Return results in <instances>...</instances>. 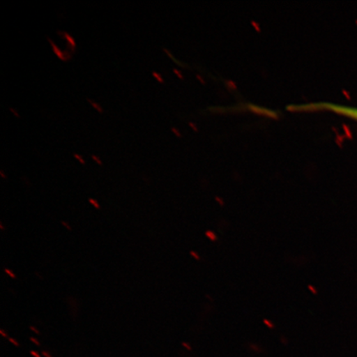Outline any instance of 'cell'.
<instances>
[{"mask_svg": "<svg viewBox=\"0 0 357 357\" xmlns=\"http://www.w3.org/2000/svg\"><path fill=\"white\" fill-rule=\"evenodd\" d=\"M290 109L293 110H327L333 113L342 115L343 117L354 120L357 122V107L347 106L333 102H318L306 105L292 106Z\"/></svg>", "mask_w": 357, "mask_h": 357, "instance_id": "1", "label": "cell"}, {"mask_svg": "<svg viewBox=\"0 0 357 357\" xmlns=\"http://www.w3.org/2000/svg\"><path fill=\"white\" fill-rule=\"evenodd\" d=\"M48 41L51 44L53 52H54L55 54L58 57H59L61 61H66L68 60L67 59V57L65 56V53L61 52V49L56 46L55 43L52 42V40L51 38H48Z\"/></svg>", "mask_w": 357, "mask_h": 357, "instance_id": "2", "label": "cell"}, {"mask_svg": "<svg viewBox=\"0 0 357 357\" xmlns=\"http://www.w3.org/2000/svg\"><path fill=\"white\" fill-rule=\"evenodd\" d=\"M63 38L66 39V41L68 42L71 46V49L75 50V47H77V43H75V39L71 37L69 33H63Z\"/></svg>", "mask_w": 357, "mask_h": 357, "instance_id": "3", "label": "cell"}, {"mask_svg": "<svg viewBox=\"0 0 357 357\" xmlns=\"http://www.w3.org/2000/svg\"><path fill=\"white\" fill-rule=\"evenodd\" d=\"M89 104L93 106V109H96L99 113L102 114L104 110H102V107L100 105H98L97 102L92 101L91 100L88 99Z\"/></svg>", "mask_w": 357, "mask_h": 357, "instance_id": "4", "label": "cell"}, {"mask_svg": "<svg viewBox=\"0 0 357 357\" xmlns=\"http://www.w3.org/2000/svg\"><path fill=\"white\" fill-rule=\"evenodd\" d=\"M206 236L208 239H211L212 242H215V241H217V236L212 231H207Z\"/></svg>", "mask_w": 357, "mask_h": 357, "instance_id": "5", "label": "cell"}, {"mask_svg": "<svg viewBox=\"0 0 357 357\" xmlns=\"http://www.w3.org/2000/svg\"><path fill=\"white\" fill-rule=\"evenodd\" d=\"M89 203H91L93 207H95L97 209H100V204H98L97 201L93 199H89Z\"/></svg>", "mask_w": 357, "mask_h": 357, "instance_id": "6", "label": "cell"}, {"mask_svg": "<svg viewBox=\"0 0 357 357\" xmlns=\"http://www.w3.org/2000/svg\"><path fill=\"white\" fill-rule=\"evenodd\" d=\"M75 158L77 159L79 162L83 165L86 164V160H84L82 155L79 154H74Z\"/></svg>", "mask_w": 357, "mask_h": 357, "instance_id": "7", "label": "cell"}, {"mask_svg": "<svg viewBox=\"0 0 357 357\" xmlns=\"http://www.w3.org/2000/svg\"><path fill=\"white\" fill-rule=\"evenodd\" d=\"M92 158L93 159V160H95V162L99 164L100 166H102V162H101V160L99 158H98V156L93 155Z\"/></svg>", "mask_w": 357, "mask_h": 357, "instance_id": "8", "label": "cell"}, {"mask_svg": "<svg viewBox=\"0 0 357 357\" xmlns=\"http://www.w3.org/2000/svg\"><path fill=\"white\" fill-rule=\"evenodd\" d=\"M153 75L154 77L158 79V82H162V83L163 82V79H162V77H160V75L158 73H153Z\"/></svg>", "mask_w": 357, "mask_h": 357, "instance_id": "9", "label": "cell"}, {"mask_svg": "<svg viewBox=\"0 0 357 357\" xmlns=\"http://www.w3.org/2000/svg\"><path fill=\"white\" fill-rule=\"evenodd\" d=\"M4 271H6L8 275H10L13 279H16V275L13 274L10 270L6 269Z\"/></svg>", "mask_w": 357, "mask_h": 357, "instance_id": "10", "label": "cell"}, {"mask_svg": "<svg viewBox=\"0 0 357 357\" xmlns=\"http://www.w3.org/2000/svg\"><path fill=\"white\" fill-rule=\"evenodd\" d=\"M10 111L12 112V113L13 114H15L16 116V117H17V118L20 117V114H17V112L15 109L10 108Z\"/></svg>", "mask_w": 357, "mask_h": 357, "instance_id": "11", "label": "cell"}, {"mask_svg": "<svg viewBox=\"0 0 357 357\" xmlns=\"http://www.w3.org/2000/svg\"><path fill=\"white\" fill-rule=\"evenodd\" d=\"M61 225L66 227L67 229L71 230V227L69 226L68 223L66 222H61Z\"/></svg>", "mask_w": 357, "mask_h": 357, "instance_id": "12", "label": "cell"}, {"mask_svg": "<svg viewBox=\"0 0 357 357\" xmlns=\"http://www.w3.org/2000/svg\"><path fill=\"white\" fill-rule=\"evenodd\" d=\"M191 256H193L196 260H199V256L197 255L195 252H190Z\"/></svg>", "mask_w": 357, "mask_h": 357, "instance_id": "13", "label": "cell"}, {"mask_svg": "<svg viewBox=\"0 0 357 357\" xmlns=\"http://www.w3.org/2000/svg\"><path fill=\"white\" fill-rule=\"evenodd\" d=\"M0 175H1V176H2L3 178H6V176H4V174H3V171L0 172Z\"/></svg>", "mask_w": 357, "mask_h": 357, "instance_id": "14", "label": "cell"}, {"mask_svg": "<svg viewBox=\"0 0 357 357\" xmlns=\"http://www.w3.org/2000/svg\"><path fill=\"white\" fill-rule=\"evenodd\" d=\"M0 227H1V230H3V226L2 223H0Z\"/></svg>", "mask_w": 357, "mask_h": 357, "instance_id": "15", "label": "cell"}]
</instances>
